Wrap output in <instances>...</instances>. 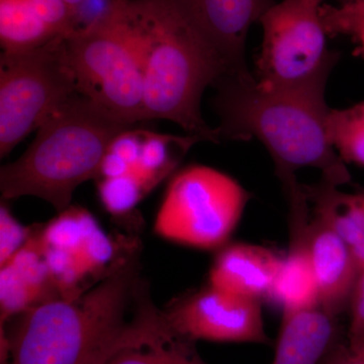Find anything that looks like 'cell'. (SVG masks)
Segmentation results:
<instances>
[{
	"label": "cell",
	"mask_w": 364,
	"mask_h": 364,
	"mask_svg": "<svg viewBox=\"0 0 364 364\" xmlns=\"http://www.w3.org/2000/svg\"><path fill=\"white\" fill-rule=\"evenodd\" d=\"M348 308L350 310L348 344L355 347L364 342V268L359 272Z\"/></svg>",
	"instance_id": "obj_24"
},
{
	"label": "cell",
	"mask_w": 364,
	"mask_h": 364,
	"mask_svg": "<svg viewBox=\"0 0 364 364\" xmlns=\"http://www.w3.org/2000/svg\"><path fill=\"white\" fill-rule=\"evenodd\" d=\"M0 284L1 325L44 301L61 298L46 264L37 233L2 265Z\"/></svg>",
	"instance_id": "obj_15"
},
{
	"label": "cell",
	"mask_w": 364,
	"mask_h": 364,
	"mask_svg": "<svg viewBox=\"0 0 364 364\" xmlns=\"http://www.w3.org/2000/svg\"><path fill=\"white\" fill-rule=\"evenodd\" d=\"M314 214L320 215L348 246L359 270L364 268V191L345 193L321 179L305 186Z\"/></svg>",
	"instance_id": "obj_17"
},
{
	"label": "cell",
	"mask_w": 364,
	"mask_h": 364,
	"mask_svg": "<svg viewBox=\"0 0 364 364\" xmlns=\"http://www.w3.org/2000/svg\"><path fill=\"white\" fill-rule=\"evenodd\" d=\"M171 327L198 341L268 344L260 301L238 298L208 286L164 311Z\"/></svg>",
	"instance_id": "obj_9"
},
{
	"label": "cell",
	"mask_w": 364,
	"mask_h": 364,
	"mask_svg": "<svg viewBox=\"0 0 364 364\" xmlns=\"http://www.w3.org/2000/svg\"><path fill=\"white\" fill-rule=\"evenodd\" d=\"M122 9L143 67V121L167 119L219 143L200 102L208 86L230 74L221 57L177 0H122Z\"/></svg>",
	"instance_id": "obj_2"
},
{
	"label": "cell",
	"mask_w": 364,
	"mask_h": 364,
	"mask_svg": "<svg viewBox=\"0 0 364 364\" xmlns=\"http://www.w3.org/2000/svg\"><path fill=\"white\" fill-rule=\"evenodd\" d=\"M76 28L75 7L64 0H0L2 52L36 49Z\"/></svg>",
	"instance_id": "obj_12"
},
{
	"label": "cell",
	"mask_w": 364,
	"mask_h": 364,
	"mask_svg": "<svg viewBox=\"0 0 364 364\" xmlns=\"http://www.w3.org/2000/svg\"><path fill=\"white\" fill-rule=\"evenodd\" d=\"M202 141L205 140L200 136L189 134L164 135L145 130L140 155L127 174L134 177L148 195L160 182L171 176L189 149Z\"/></svg>",
	"instance_id": "obj_18"
},
{
	"label": "cell",
	"mask_w": 364,
	"mask_h": 364,
	"mask_svg": "<svg viewBox=\"0 0 364 364\" xmlns=\"http://www.w3.org/2000/svg\"><path fill=\"white\" fill-rule=\"evenodd\" d=\"M250 193L233 177L191 165L172 177L158 210L154 230L166 240L217 250L227 245Z\"/></svg>",
	"instance_id": "obj_7"
},
{
	"label": "cell",
	"mask_w": 364,
	"mask_h": 364,
	"mask_svg": "<svg viewBox=\"0 0 364 364\" xmlns=\"http://www.w3.org/2000/svg\"><path fill=\"white\" fill-rule=\"evenodd\" d=\"M351 348L355 349V350H358L359 353L363 354V355L364 356V342L363 343L358 345V346L351 347Z\"/></svg>",
	"instance_id": "obj_27"
},
{
	"label": "cell",
	"mask_w": 364,
	"mask_h": 364,
	"mask_svg": "<svg viewBox=\"0 0 364 364\" xmlns=\"http://www.w3.org/2000/svg\"><path fill=\"white\" fill-rule=\"evenodd\" d=\"M105 364L207 363L196 350V342L177 333L166 318L161 327L119 349Z\"/></svg>",
	"instance_id": "obj_19"
},
{
	"label": "cell",
	"mask_w": 364,
	"mask_h": 364,
	"mask_svg": "<svg viewBox=\"0 0 364 364\" xmlns=\"http://www.w3.org/2000/svg\"><path fill=\"white\" fill-rule=\"evenodd\" d=\"M135 246L73 299L55 298L16 316L1 329L11 364H105L165 322L141 275ZM11 318V320H13Z\"/></svg>",
	"instance_id": "obj_1"
},
{
	"label": "cell",
	"mask_w": 364,
	"mask_h": 364,
	"mask_svg": "<svg viewBox=\"0 0 364 364\" xmlns=\"http://www.w3.org/2000/svg\"><path fill=\"white\" fill-rule=\"evenodd\" d=\"M287 202L291 244L268 296L282 306V314L320 306L317 279L306 243V225L310 217V203L305 193L289 196Z\"/></svg>",
	"instance_id": "obj_13"
},
{
	"label": "cell",
	"mask_w": 364,
	"mask_h": 364,
	"mask_svg": "<svg viewBox=\"0 0 364 364\" xmlns=\"http://www.w3.org/2000/svg\"><path fill=\"white\" fill-rule=\"evenodd\" d=\"M98 195L107 212L112 215H124L134 210L145 193L140 184L131 176L114 178L97 179Z\"/></svg>",
	"instance_id": "obj_22"
},
{
	"label": "cell",
	"mask_w": 364,
	"mask_h": 364,
	"mask_svg": "<svg viewBox=\"0 0 364 364\" xmlns=\"http://www.w3.org/2000/svg\"><path fill=\"white\" fill-rule=\"evenodd\" d=\"M32 235L31 229L21 226L9 208L2 205L0 210V267L21 250Z\"/></svg>",
	"instance_id": "obj_23"
},
{
	"label": "cell",
	"mask_w": 364,
	"mask_h": 364,
	"mask_svg": "<svg viewBox=\"0 0 364 364\" xmlns=\"http://www.w3.org/2000/svg\"><path fill=\"white\" fill-rule=\"evenodd\" d=\"M214 87L220 138L259 140L282 186L305 167L320 170L322 179L339 188L350 183L346 163L328 136L326 90H264L250 72L226 74Z\"/></svg>",
	"instance_id": "obj_3"
},
{
	"label": "cell",
	"mask_w": 364,
	"mask_h": 364,
	"mask_svg": "<svg viewBox=\"0 0 364 364\" xmlns=\"http://www.w3.org/2000/svg\"><path fill=\"white\" fill-rule=\"evenodd\" d=\"M77 92L65 38L0 57V156Z\"/></svg>",
	"instance_id": "obj_8"
},
{
	"label": "cell",
	"mask_w": 364,
	"mask_h": 364,
	"mask_svg": "<svg viewBox=\"0 0 364 364\" xmlns=\"http://www.w3.org/2000/svg\"><path fill=\"white\" fill-rule=\"evenodd\" d=\"M320 14L328 37L349 36L356 44L354 56L364 59V0H350L337 6L322 4Z\"/></svg>",
	"instance_id": "obj_21"
},
{
	"label": "cell",
	"mask_w": 364,
	"mask_h": 364,
	"mask_svg": "<svg viewBox=\"0 0 364 364\" xmlns=\"http://www.w3.org/2000/svg\"><path fill=\"white\" fill-rule=\"evenodd\" d=\"M337 316L321 306L282 314L272 364H321L337 343Z\"/></svg>",
	"instance_id": "obj_16"
},
{
	"label": "cell",
	"mask_w": 364,
	"mask_h": 364,
	"mask_svg": "<svg viewBox=\"0 0 364 364\" xmlns=\"http://www.w3.org/2000/svg\"><path fill=\"white\" fill-rule=\"evenodd\" d=\"M198 30L214 48L230 74L249 73L246 40L251 26L273 0H177Z\"/></svg>",
	"instance_id": "obj_10"
},
{
	"label": "cell",
	"mask_w": 364,
	"mask_h": 364,
	"mask_svg": "<svg viewBox=\"0 0 364 364\" xmlns=\"http://www.w3.org/2000/svg\"><path fill=\"white\" fill-rule=\"evenodd\" d=\"M284 257L263 246L229 244L220 249L208 274V286L254 301L268 298Z\"/></svg>",
	"instance_id": "obj_14"
},
{
	"label": "cell",
	"mask_w": 364,
	"mask_h": 364,
	"mask_svg": "<svg viewBox=\"0 0 364 364\" xmlns=\"http://www.w3.org/2000/svg\"><path fill=\"white\" fill-rule=\"evenodd\" d=\"M330 142L345 163L364 167V102L330 109L327 119Z\"/></svg>",
	"instance_id": "obj_20"
},
{
	"label": "cell",
	"mask_w": 364,
	"mask_h": 364,
	"mask_svg": "<svg viewBox=\"0 0 364 364\" xmlns=\"http://www.w3.org/2000/svg\"><path fill=\"white\" fill-rule=\"evenodd\" d=\"M323 0H282L261 16L256 82L268 90H326L339 53L327 47Z\"/></svg>",
	"instance_id": "obj_6"
},
{
	"label": "cell",
	"mask_w": 364,
	"mask_h": 364,
	"mask_svg": "<svg viewBox=\"0 0 364 364\" xmlns=\"http://www.w3.org/2000/svg\"><path fill=\"white\" fill-rule=\"evenodd\" d=\"M321 364H364V356L348 344L337 342L330 349Z\"/></svg>",
	"instance_id": "obj_25"
},
{
	"label": "cell",
	"mask_w": 364,
	"mask_h": 364,
	"mask_svg": "<svg viewBox=\"0 0 364 364\" xmlns=\"http://www.w3.org/2000/svg\"><path fill=\"white\" fill-rule=\"evenodd\" d=\"M306 243L318 287L320 306L338 316L348 308L359 270L348 246L320 215L306 225Z\"/></svg>",
	"instance_id": "obj_11"
},
{
	"label": "cell",
	"mask_w": 364,
	"mask_h": 364,
	"mask_svg": "<svg viewBox=\"0 0 364 364\" xmlns=\"http://www.w3.org/2000/svg\"><path fill=\"white\" fill-rule=\"evenodd\" d=\"M134 126L76 92L38 129L26 152L1 167L2 198L37 196L64 212L74 191L97 178L114 139Z\"/></svg>",
	"instance_id": "obj_4"
},
{
	"label": "cell",
	"mask_w": 364,
	"mask_h": 364,
	"mask_svg": "<svg viewBox=\"0 0 364 364\" xmlns=\"http://www.w3.org/2000/svg\"><path fill=\"white\" fill-rule=\"evenodd\" d=\"M77 92L123 121H143V67L121 0L100 18L65 38Z\"/></svg>",
	"instance_id": "obj_5"
},
{
	"label": "cell",
	"mask_w": 364,
	"mask_h": 364,
	"mask_svg": "<svg viewBox=\"0 0 364 364\" xmlns=\"http://www.w3.org/2000/svg\"><path fill=\"white\" fill-rule=\"evenodd\" d=\"M67 4H70L73 7H78L81 4L85 1V0H64Z\"/></svg>",
	"instance_id": "obj_26"
}]
</instances>
